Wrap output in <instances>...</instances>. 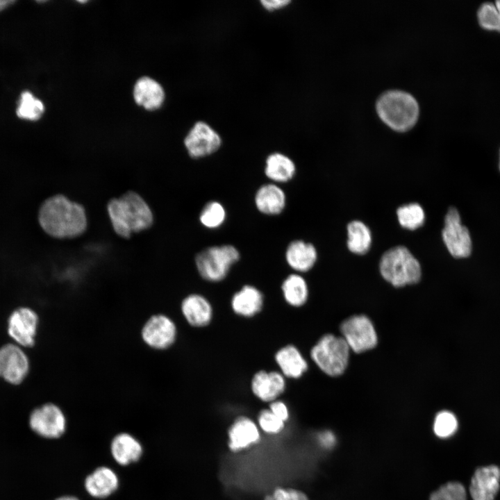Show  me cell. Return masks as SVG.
<instances>
[{"label": "cell", "instance_id": "1", "mask_svg": "<svg viewBox=\"0 0 500 500\" xmlns=\"http://www.w3.org/2000/svg\"><path fill=\"white\" fill-rule=\"evenodd\" d=\"M38 221L47 234L58 239L78 237L88 228L84 207L63 194L53 195L42 203Z\"/></svg>", "mask_w": 500, "mask_h": 500}, {"label": "cell", "instance_id": "2", "mask_svg": "<svg viewBox=\"0 0 500 500\" xmlns=\"http://www.w3.org/2000/svg\"><path fill=\"white\" fill-rule=\"evenodd\" d=\"M106 209L114 231L123 238L128 239L133 233L149 229L154 222L149 204L133 191L111 199Z\"/></svg>", "mask_w": 500, "mask_h": 500}, {"label": "cell", "instance_id": "3", "mask_svg": "<svg viewBox=\"0 0 500 500\" xmlns=\"http://www.w3.org/2000/svg\"><path fill=\"white\" fill-rule=\"evenodd\" d=\"M381 120L397 131H406L417 122L419 107L416 99L408 92L390 90L383 93L376 104Z\"/></svg>", "mask_w": 500, "mask_h": 500}, {"label": "cell", "instance_id": "4", "mask_svg": "<svg viewBox=\"0 0 500 500\" xmlns=\"http://www.w3.org/2000/svg\"><path fill=\"white\" fill-rule=\"evenodd\" d=\"M379 269L383 278L394 287L417 283L422 276L419 261L403 246L386 251L380 260Z\"/></svg>", "mask_w": 500, "mask_h": 500}, {"label": "cell", "instance_id": "5", "mask_svg": "<svg viewBox=\"0 0 500 500\" xmlns=\"http://www.w3.org/2000/svg\"><path fill=\"white\" fill-rule=\"evenodd\" d=\"M350 349L341 336L325 334L311 348L310 356L314 363L324 374L338 376L346 370Z\"/></svg>", "mask_w": 500, "mask_h": 500}, {"label": "cell", "instance_id": "6", "mask_svg": "<svg viewBox=\"0 0 500 500\" xmlns=\"http://www.w3.org/2000/svg\"><path fill=\"white\" fill-rule=\"evenodd\" d=\"M240 257L238 249L231 244L208 247L195 257L197 269L202 278L219 282L228 275L231 267Z\"/></svg>", "mask_w": 500, "mask_h": 500}, {"label": "cell", "instance_id": "7", "mask_svg": "<svg viewBox=\"0 0 500 500\" xmlns=\"http://www.w3.org/2000/svg\"><path fill=\"white\" fill-rule=\"evenodd\" d=\"M178 335L176 322L170 316L162 312L153 313L148 317L140 331L144 344L157 351H167L172 348L175 344Z\"/></svg>", "mask_w": 500, "mask_h": 500}, {"label": "cell", "instance_id": "8", "mask_svg": "<svg viewBox=\"0 0 500 500\" xmlns=\"http://www.w3.org/2000/svg\"><path fill=\"white\" fill-rule=\"evenodd\" d=\"M443 242L455 258L469 257L473 251V242L468 228L462 223L460 215L455 207H450L444 217L442 231Z\"/></svg>", "mask_w": 500, "mask_h": 500}, {"label": "cell", "instance_id": "9", "mask_svg": "<svg viewBox=\"0 0 500 500\" xmlns=\"http://www.w3.org/2000/svg\"><path fill=\"white\" fill-rule=\"evenodd\" d=\"M341 337L351 351L362 353L374 348L378 343L375 327L370 319L364 315H354L340 324Z\"/></svg>", "mask_w": 500, "mask_h": 500}, {"label": "cell", "instance_id": "10", "mask_svg": "<svg viewBox=\"0 0 500 500\" xmlns=\"http://www.w3.org/2000/svg\"><path fill=\"white\" fill-rule=\"evenodd\" d=\"M28 425L39 436L56 439L65 433L67 419L59 406L47 402L32 410L28 418Z\"/></svg>", "mask_w": 500, "mask_h": 500}, {"label": "cell", "instance_id": "11", "mask_svg": "<svg viewBox=\"0 0 500 500\" xmlns=\"http://www.w3.org/2000/svg\"><path fill=\"white\" fill-rule=\"evenodd\" d=\"M38 325L39 317L35 310L19 307L8 317V333L19 346L31 347L35 343Z\"/></svg>", "mask_w": 500, "mask_h": 500}, {"label": "cell", "instance_id": "12", "mask_svg": "<svg viewBox=\"0 0 500 500\" xmlns=\"http://www.w3.org/2000/svg\"><path fill=\"white\" fill-rule=\"evenodd\" d=\"M27 355L18 344H6L0 348V378L12 385H19L29 372Z\"/></svg>", "mask_w": 500, "mask_h": 500}, {"label": "cell", "instance_id": "13", "mask_svg": "<svg viewBox=\"0 0 500 500\" xmlns=\"http://www.w3.org/2000/svg\"><path fill=\"white\" fill-rule=\"evenodd\" d=\"M189 156L201 158L216 152L222 145V138L217 131L203 122H197L184 140Z\"/></svg>", "mask_w": 500, "mask_h": 500}, {"label": "cell", "instance_id": "14", "mask_svg": "<svg viewBox=\"0 0 500 500\" xmlns=\"http://www.w3.org/2000/svg\"><path fill=\"white\" fill-rule=\"evenodd\" d=\"M285 389L286 378L279 371H258L251 381L253 394L264 402L278 399Z\"/></svg>", "mask_w": 500, "mask_h": 500}, {"label": "cell", "instance_id": "15", "mask_svg": "<svg viewBox=\"0 0 500 500\" xmlns=\"http://www.w3.org/2000/svg\"><path fill=\"white\" fill-rule=\"evenodd\" d=\"M180 310L185 322L194 328H203L210 324L213 308L209 300L201 294L185 296L180 304Z\"/></svg>", "mask_w": 500, "mask_h": 500}, {"label": "cell", "instance_id": "16", "mask_svg": "<svg viewBox=\"0 0 500 500\" xmlns=\"http://www.w3.org/2000/svg\"><path fill=\"white\" fill-rule=\"evenodd\" d=\"M500 488V468L489 465L478 468L471 480L469 492L473 500H494Z\"/></svg>", "mask_w": 500, "mask_h": 500}, {"label": "cell", "instance_id": "17", "mask_svg": "<svg viewBox=\"0 0 500 500\" xmlns=\"http://www.w3.org/2000/svg\"><path fill=\"white\" fill-rule=\"evenodd\" d=\"M228 447L233 451H242L256 444L260 438L259 427L249 417H238L228 431Z\"/></svg>", "mask_w": 500, "mask_h": 500}, {"label": "cell", "instance_id": "18", "mask_svg": "<svg viewBox=\"0 0 500 500\" xmlns=\"http://www.w3.org/2000/svg\"><path fill=\"white\" fill-rule=\"evenodd\" d=\"M274 360L279 372L286 378H299L308 368L306 359L293 344H287L278 349L274 354Z\"/></svg>", "mask_w": 500, "mask_h": 500}, {"label": "cell", "instance_id": "19", "mask_svg": "<svg viewBox=\"0 0 500 500\" xmlns=\"http://www.w3.org/2000/svg\"><path fill=\"white\" fill-rule=\"evenodd\" d=\"M263 305V294L252 285H243L231 299L233 312L243 317H254L262 310Z\"/></svg>", "mask_w": 500, "mask_h": 500}, {"label": "cell", "instance_id": "20", "mask_svg": "<svg viewBox=\"0 0 500 500\" xmlns=\"http://www.w3.org/2000/svg\"><path fill=\"white\" fill-rule=\"evenodd\" d=\"M257 210L266 215H277L281 213L286 205V196L283 190L274 183L261 185L254 197Z\"/></svg>", "mask_w": 500, "mask_h": 500}, {"label": "cell", "instance_id": "21", "mask_svg": "<svg viewBox=\"0 0 500 500\" xmlns=\"http://www.w3.org/2000/svg\"><path fill=\"white\" fill-rule=\"evenodd\" d=\"M119 485L117 474L109 467H97L85 479L84 486L92 497L103 499L114 493Z\"/></svg>", "mask_w": 500, "mask_h": 500}, {"label": "cell", "instance_id": "22", "mask_svg": "<svg viewBox=\"0 0 500 500\" xmlns=\"http://www.w3.org/2000/svg\"><path fill=\"white\" fill-rule=\"evenodd\" d=\"M285 257L286 262L294 271L306 272L315 264L317 253L311 243L296 240L288 245Z\"/></svg>", "mask_w": 500, "mask_h": 500}, {"label": "cell", "instance_id": "23", "mask_svg": "<svg viewBox=\"0 0 500 500\" xmlns=\"http://www.w3.org/2000/svg\"><path fill=\"white\" fill-rule=\"evenodd\" d=\"M110 451L118 464L126 466L138 461L142 455L143 449L140 442L133 435L127 433H120L112 438Z\"/></svg>", "mask_w": 500, "mask_h": 500}, {"label": "cell", "instance_id": "24", "mask_svg": "<svg viewBox=\"0 0 500 500\" xmlns=\"http://www.w3.org/2000/svg\"><path fill=\"white\" fill-rule=\"evenodd\" d=\"M133 96L138 105L153 110L162 104L165 92L158 82L149 77H142L135 85Z\"/></svg>", "mask_w": 500, "mask_h": 500}, {"label": "cell", "instance_id": "25", "mask_svg": "<svg viewBox=\"0 0 500 500\" xmlns=\"http://www.w3.org/2000/svg\"><path fill=\"white\" fill-rule=\"evenodd\" d=\"M264 172L272 183L276 184L286 183L294 177L296 165L288 156L275 152L269 154L266 158Z\"/></svg>", "mask_w": 500, "mask_h": 500}, {"label": "cell", "instance_id": "26", "mask_svg": "<svg viewBox=\"0 0 500 500\" xmlns=\"http://www.w3.org/2000/svg\"><path fill=\"white\" fill-rule=\"evenodd\" d=\"M285 302L295 308L303 306L308 298V287L305 278L299 273L288 275L281 284Z\"/></svg>", "mask_w": 500, "mask_h": 500}, {"label": "cell", "instance_id": "27", "mask_svg": "<svg viewBox=\"0 0 500 500\" xmlns=\"http://www.w3.org/2000/svg\"><path fill=\"white\" fill-rule=\"evenodd\" d=\"M347 247L356 254H365L372 244V234L369 228L360 221H352L347 225Z\"/></svg>", "mask_w": 500, "mask_h": 500}, {"label": "cell", "instance_id": "28", "mask_svg": "<svg viewBox=\"0 0 500 500\" xmlns=\"http://www.w3.org/2000/svg\"><path fill=\"white\" fill-rule=\"evenodd\" d=\"M479 26L487 31L500 33V0L481 4L476 12Z\"/></svg>", "mask_w": 500, "mask_h": 500}, {"label": "cell", "instance_id": "29", "mask_svg": "<svg viewBox=\"0 0 500 500\" xmlns=\"http://www.w3.org/2000/svg\"><path fill=\"white\" fill-rule=\"evenodd\" d=\"M399 224L403 228L415 230L424 224L425 215L422 206L417 203L403 205L397 210Z\"/></svg>", "mask_w": 500, "mask_h": 500}, {"label": "cell", "instance_id": "30", "mask_svg": "<svg viewBox=\"0 0 500 500\" xmlns=\"http://www.w3.org/2000/svg\"><path fill=\"white\" fill-rule=\"evenodd\" d=\"M44 110L42 102L35 98L30 92H23L17 109L19 117L31 121L39 119Z\"/></svg>", "mask_w": 500, "mask_h": 500}, {"label": "cell", "instance_id": "31", "mask_svg": "<svg viewBox=\"0 0 500 500\" xmlns=\"http://www.w3.org/2000/svg\"><path fill=\"white\" fill-rule=\"evenodd\" d=\"M226 217V212L224 206L217 201H211L202 208L199 221L203 226L212 229L221 226Z\"/></svg>", "mask_w": 500, "mask_h": 500}, {"label": "cell", "instance_id": "32", "mask_svg": "<svg viewBox=\"0 0 500 500\" xmlns=\"http://www.w3.org/2000/svg\"><path fill=\"white\" fill-rule=\"evenodd\" d=\"M457 428L458 421L452 412L443 410L438 413L433 424V431L436 435L442 438H448L456 431Z\"/></svg>", "mask_w": 500, "mask_h": 500}, {"label": "cell", "instance_id": "33", "mask_svg": "<svg viewBox=\"0 0 500 500\" xmlns=\"http://www.w3.org/2000/svg\"><path fill=\"white\" fill-rule=\"evenodd\" d=\"M429 500H467V494L462 484L449 482L431 493Z\"/></svg>", "mask_w": 500, "mask_h": 500}, {"label": "cell", "instance_id": "34", "mask_svg": "<svg viewBox=\"0 0 500 500\" xmlns=\"http://www.w3.org/2000/svg\"><path fill=\"white\" fill-rule=\"evenodd\" d=\"M257 419L258 427L268 434H277L285 426V422L274 415L269 408L260 410Z\"/></svg>", "mask_w": 500, "mask_h": 500}, {"label": "cell", "instance_id": "35", "mask_svg": "<svg viewBox=\"0 0 500 500\" xmlns=\"http://www.w3.org/2000/svg\"><path fill=\"white\" fill-rule=\"evenodd\" d=\"M264 500H309L303 492L291 488H276Z\"/></svg>", "mask_w": 500, "mask_h": 500}, {"label": "cell", "instance_id": "36", "mask_svg": "<svg viewBox=\"0 0 500 500\" xmlns=\"http://www.w3.org/2000/svg\"><path fill=\"white\" fill-rule=\"evenodd\" d=\"M269 409L281 420L287 422L290 417V412L286 403L279 399H276L269 403Z\"/></svg>", "mask_w": 500, "mask_h": 500}, {"label": "cell", "instance_id": "37", "mask_svg": "<svg viewBox=\"0 0 500 500\" xmlns=\"http://www.w3.org/2000/svg\"><path fill=\"white\" fill-rule=\"evenodd\" d=\"M291 1L288 0H262L260 3L267 10L274 11L288 6Z\"/></svg>", "mask_w": 500, "mask_h": 500}, {"label": "cell", "instance_id": "38", "mask_svg": "<svg viewBox=\"0 0 500 500\" xmlns=\"http://www.w3.org/2000/svg\"><path fill=\"white\" fill-rule=\"evenodd\" d=\"M318 438L320 444L327 449L333 447L335 444V437L334 434L329 431L322 432L319 435Z\"/></svg>", "mask_w": 500, "mask_h": 500}, {"label": "cell", "instance_id": "39", "mask_svg": "<svg viewBox=\"0 0 500 500\" xmlns=\"http://www.w3.org/2000/svg\"><path fill=\"white\" fill-rule=\"evenodd\" d=\"M14 1L10 0H0V11L5 9L7 6H10Z\"/></svg>", "mask_w": 500, "mask_h": 500}, {"label": "cell", "instance_id": "40", "mask_svg": "<svg viewBox=\"0 0 500 500\" xmlns=\"http://www.w3.org/2000/svg\"><path fill=\"white\" fill-rule=\"evenodd\" d=\"M55 500H79V499L74 496L65 495V496H62V497H58Z\"/></svg>", "mask_w": 500, "mask_h": 500}, {"label": "cell", "instance_id": "41", "mask_svg": "<svg viewBox=\"0 0 500 500\" xmlns=\"http://www.w3.org/2000/svg\"><path fill=\"white\" fill-rule=\"evenodd\" d=\"M498 168L500 172V149H499V163H498Z\"/></svg>", "mask_w": 500, "mask_h": 500}]
</instances>
